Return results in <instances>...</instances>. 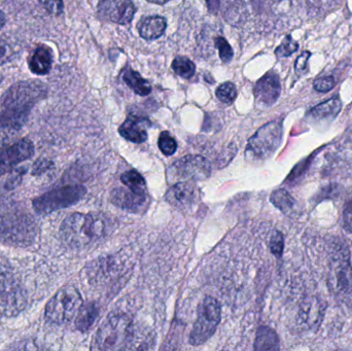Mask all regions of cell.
<instances>
[{
    "label": "cell",
    "instance_id": "cell-19",
    "mask_svg": "<svg viewBox=\"0 0 352 351\" xmlns=\"http://www.w3.org/2000/svg\"><path fill=\"white\" fill-rule=\"evenodd\" d=\"M340 111V99L334 97V98L314 107L312 111H310V115H311L312 119L316 120V121H328V120H333L336 117Z\"/></svg>",
    "mask_w": 352,
    "mask_h": 351
},
{
    "label": "cell",
    "instance_id": "cell-30",
    "mask_svg": "<svg viewBox=\"0 0 352 351\" xmlns=\"http://www.w3.org/2000/svg\"><path fill=\"white\" fill-rule=\"evenodd\" d=\"M283 247H285V240H283V234L280 232H275L272 238H271V251L277 258H280L283 255Z\"/></svg>",
    "mask_w": 352,
    "mask_h": 351
},
{
    "label": "cell",
    "instance_id": "cell-12",
    "mask_svg": "<svg viewBox=\"0 0 352 351\" xmlns=\"http://www.w3.org/2000/svg\"><path fill=\"white\" fill-rule=\"evenodd\" d=\"M34 154V146L29 139H21L0 152V177L14 166L28 160Z\"/></svg>",
    "mask_w": 352,
    "mask_h": 351
},
{
    "label": "cell",
    "instance_id": "cell-28",
    "mask_svg": "<svg viewBox=\"0 0 352 351\" xmlns=\"http://www.w3.org/2000/svg\"><path fill=\"white\" fill-rule=\"evenodd\" d=\"M298 47H299L298 43L289 35L283 39V43L277 47L275 54L278 58L289 57L297 51Z\"/></svg>",
    "mask_w": 352,
    "mask_h": 351
},
{
    "label": "cell",
    "instance_id": "cell-20",
    "mask_svg": "<svg viewBox=\"0 0 352 351\" xmlns=\"http://www.w3.org/2000/svg\"><path fill=\"white\" fill-rule=\"evenodd\" d=\"M99 315L97 305L93 302L82 305L76 315V327L78 331L86 332L92 327Z\"/></svg>",
    "mask_w": 352,
    "mask_h": 351
},
{
    "label": "cell",
    "instance_id": "cell-35",
    "mask_svg": "<svg viewBox=\"0 0 352 351\" xmlns=\"http://www.w3.org/2000/svg\"><path fill=\"white\" fill-rule=\"evenodd\" d=\"M310 53L309 52H305V53L302 54L299 58H298L297 62H296V71L299 74L304 73V72L307 71V63H308V58H309Z\"/></svg>",
    "mask_w": 352,
    "mask_h": 351
},
{
    "label": "cell",
    "instance_id": "cell-31",
    "mask_svg": "<svg viewBox=\"0 0 352 351\" xmlns=\"http://www.w3.org/2000/svg\"><path fill=\"white\" fill-rule=\"evenodd\" d=\"M41 5L45 8L47 12L52 14H60L63 12L64 3L62 0H39Z\"/></svg>",
    "mask_w": 352,
    "mask_h": 351
},
{
    "label": "cell",
    "instance_id": "cell-21",
    "mask_svg": "<svg viewBox=\"0 0 352 351\" xmlns=\"http://www.w3.org/2000/svg\"><path fill=\"white\" fill-rule=\"evenodd\" d=\"M123 80L130 89H132L136 94L140 95V96H146L152 92V86H151L150 82L131 68H126L123 73Z\"/></svg>",
    "mask_w": 352,
    "mask_h": 351
},
{
    "label": "cell",
    "instance_id": "cell-38",
    "mask_svg": "<svg viewBox=\"0 0 352 351\" xmlns=\"http://www.w3.org/2000/svg\"><path fill=\"white\" fill-rule=\"evenodd\" d=\"M6 271H10V264L3 256L0 255V273Z\"/></svg>",
    "mask_w": 352,
    "mask_h": 351
},
{
    "label": "cell",
    "instance_id": "cell-7",
    "mask_svg": "<svg viewBox=\"0 0 352 351\" xmlns=\"http://www.w3.org/2000/svg\"><path fill=\"white\" fill-rule=\"evenodd\" d=\"M221 308L219 301L207 297L199 305L198 317L190 335L192 346L205 343L217 331L221 321Z\"/></svg>",
    "mask_w": 352,
    "mask_h": 351
},
{
    "label": "cell",
    "instance_id": "cell-23",
    "mask_svg": "<svg viewBox=\"0 0 352 351\" xmlns=\"http://www.w3.org/2000/svg\"><path fill=\"white\" fill-rule=\"evenodd\" d=\"M271 202L285 214H289L295 210L296 203L293 197L285 190H277L273 192L270 198Z\"/></svg>",
    "mask_w": 352,
    "mask_h": 351
},
{
    "label": "cell",
    "instance_id": "cell-11",
    "mask_svg": "<svg viewBox=\"0 0 352 351\" xmlns=\"http://www.w3.org/2000/svg\"><path fill=\"white\" fill-rule=\"evenodd\" d=\"M135 12L131 0H101L98 5L99 16L116 24H129Z\"/></svg>",
    "mask_w": 352,
    "mask_h": 351
},
{
    "label": "cell",
    "instance_id": "cell-40",
    "mask_svg": "<svg viewBox=\"0 0 352 351\" xmlns=\"http://www.w3.org/2000/svg\"><path fill=\"white\" fill-rule=\"evenodd\" d=\"M148 1L153 2V3L164 4L168 2L169 0H148Z\"/></svg>",
    "mask_w": 352,
    "mask_h": 351
},
{
    "label": "cell",
    "instance_id": "cell-39",
    "mask_svg": "<svg viewBox=\"0 0 352 351\" xmlns=\"http://www.w3.org/2000/svg\"><path fill=\"white\" fill-rule=\"evenodd\" d=\"M6 16H4L3 12L0 10V30L3 28L4 25H6Z\"/></svg>",
    "mask_w": 352,
    "mask_h": 351
},
{
    "label": "cell",
    "instance_id": "cell-36",
    "mask_svg": "<svg viewBox=\"0 0 352 351\" xmlns=\"http://www.w3.org/2000/svg\"><path fill=\"white\" fill-rule=\"evenodd\" d=\"M52 165H53V163L49 160L36 161L34 167H33V174H39V173H43V171L49 170Z\"/></svg>",
    "mask_w": 352,
    "mask_h": 351
},
{
    "label": "cell",
    "instance_id": "cell-24",
    "mask_svg": "<svg viewBox=\"0 0 352 351\" xmlns=\"http://www.w3.org/2000/svg\"><path fill=\"white\" fill-rule=\"evenodd\" d=\"M173 69L177 76L184 78H190L196 71L194 62L186 57H176L173 62Z\"/></svg>",
    "mask_w": 352,
    "mask_h": 351
},
{
    "label": "cell",
    "instance_id": "cell-22",
    "mask_svg": "<svg viewBox=\"0 0 352 351\" xmlns=\"http://www.w3.org/2000/svg\"><path fill=\"white\" fill-rule=\"evenodd\" d=\"M256 350H278L279 340L276 333L268 327L260 328L254 342Z\"/></svg>",
    "mask_w": 352,
    "mask_h": 351
},
{
    "label": "cell",
    "instance_id": "cell-6",
    "mask_svg": "<svg viewBox=\"0 0 352 351\" xmlns=\"http://www.w3.org/2000/svg\"><path fill=\"white\" fill-rule=\"evenodd\" d=\"M283 139L281 122L266 124L248 140L246 157L252 160H266L274 154Z\"/></svg>",
    "mask_w": 352,
    "mask_h": 351
},
{
    "label": "cell",
    "instance_id": "cell-9",
    "mask_svg": "<svg viewBox=\"0 0 352 351\" xmlns=\"http://www.w3.org/2000/svg\"><path fill=\"white\" fill-rule=\"evenodd\" d=\"M210 164L204 157L190 155L176 161L169 169V177L184 181H204L210 177Z\"/></svg>",
    "mask_w": 352,
    "mask_h": 351
},
{
    "label": "cell",
    "instance_id": "cell-32",
    "mask_svg": "<svg viewBox=\"0 0 352 351\" xmlns=\"http://www.w3.org/2000/svg\"><path fill=\"white\" fill-rule=\"evenodd\" d=\"M14 55V51L12 45L4 39L0 38V66L10 61Z\"/></svg>",
    "mask_w": 352,
    "mask_h": 351
},
{
    "label": "cell",
    "instance_id": "cell-5",
    "mask_svg": "<svg viewBox=\"0 0 352 351\" xmlns=\"http://www.w3.org/2000/svg\"><path fill=\"white\" fill-rule=\"evenodd\" d=\"M86 193L87 190L82 185H65L35 198L32 201L33 208L37 214L43 216L53 214L78 203Z\"/></svg>",
    "mask_w": 352,
    "mask_h": 351
},
{
    "label": "cell",
    "instance_id": "cell-26",
    "mask_svg": "<svg viewBox=\"0 0 352 351\" xmlns=\"http://www.w3.org/2000/svg\"><path fill=\"white\" fill-rule=\"evenodd\" d=\"M122 183L131 189H146L144 177L135 170L127 171L121 177Z\"/></svg>",
    "mask_w": 352,
    "mask_h": 351
},
{
    "label": "cell",
    "instance_id": "cell-8",
    "mask_svg": "<svg viewBox=\"0 0 352 351\" xmlns=\"http://www.w3.org/2000/svg\"><path fill=\"white\" fill-rule=\"evenodd\" d=\"M26 304V291L12 271L0 273V317H16Z\"/></svg>",
    "mask_w": 352,
    "mask_h": 351
},
{
    "label": "cell",
    "instance_id": "cell-37",
    "mask_svg": "<svg viewBox=\"0 0 352 351\" xmlns=\"http://www.w3.org/2000/svg\"><path fill=\"white\" fill-rule=\"evenodd\" d=\"M206 3L207 6H208V10L212 14H217L219 8V0H206Z\"/></svg>",
    "mask_w": 352,
    "mask_h": 351
},
{
    "label": "cell",
    "instance_id": "cell-27",
    "mask_svg": "<svg viewBox=\"0 0 352 351\" xmlns=\"http://www.w3.org/2000/svg\"><path fill=\"white\" fill-rule=\"evenodd\" d=\"M159 148L165 156H173L177 150V144L169 132H162L159 137Z\"/></svg>",
    "mask_w": 352,
    "mask_h": 351
},
{
    "label": "cell",
    "instance_id": "cell-34",
    "mask_svg": "<svg viewBox=\"0 0 352 351\" xmlns=\"http://www.w3.org/2000/svg\"><path fill=\"white\" fill-rule=\"evenodd\" d=\"M343 222L344 227L349 232L352 233V198L346 202L343 212Z\"/></svg>",
    "mask_w": 352,
    "mask_h": 351
},
{
    "label": "cell",
    "instance_id": "cell-4",
    "mask_svg": "<svg viewBox=\"0 0 352 351\" xmlns=\"http://www.w3.org/2000/svg\"><path fill=\"white\" fill-rule=\"evenodd\" d=\"M82 305L80 292L74 286H64L45 305V319L55 325H64L76 317Z\"/></svg>",
    "mask_w": 352,
    "mask_h": 351
},
{
    "label": "cell",
    "instance_id": "cell-25",
    "mask_svg": "<svg viewBox=\"0 0 352 351\" xmlns=\"http://www.w3.org/2000/svg\"><path fill=\"white\" fill-rule=\"evenodd\" d=\"M217 96L221 102L231 104L237 97V89L233 82H225L217 88Z\"/></svg>",
    "mask_w": 352,
    "mask_h": 351
},
{
    "label": "cell",
    "instance_id": "cell-10",
    "mask_svg": "<svg viewBox=\"0 0 352 351\" xmlns=\"http://www.w3.org/2000/svg\"><path fill=\"white\" fill-rule=\"evenodd\" d=\"M118 188L111 192V201L118 207L130 212H144L148 206L146 189H131V188Z\"/></svg>",
    "mask_w": 352,
    "mask_h": 351
},
{
    "label": "cell",
    "instance_id": "cell-3",
    "mask_svg": "<svg viewBox=\"0 0 352 351\" xmlns=\"http://www.w3.org/2000/svg\"><path fill=\"white\" fill-rule=\"evenodd\" d=\"M132 335V324L123 313L111 315L97 332L93 348L99 350H120L127 348Z\"/></svg>",
    "mask_w": 352,
    "mask_h": 351
},
{
    "label": "cell",
    "instance_id": "cell-13",
    "mask_svg": "<svg viewBox=\"0 0 352 351\" xmlns=\"http://www.w3.org/2000/svg\"><path fill=\"white\" fill-rule=\"evenodd\" d=\"M330 284L333 292L343 300H352V269L346 260H338L331 267Z\"/></svg>",
    "mask_w": 352,
    "mask_h": 351
},
{
    "label": "cell",
    "instance_id": "cell-14",
    "mask_svg": "<svg viewBox=\"0 0 352 351\" xmlns=\"http://www.w3.org/2000/svg\"><path fill=\"white\" fill-rule=\"evenodd\" d=\"M165 198L176 210H188L196 201V189L192 181H179L167 191Z\"/></svg>",
    "mask_w": 352,
    "mask_h": 351
},
{
    "label": "cell",
    "instance_id": "cell-29",
    "mask_svg": "<svg viewBox=\"0 0 352 351\" xmlns=\"http://www.w3.org/2000/svg\"><path fill=\"white\" fill-rule=\"evenodd\" d=\"M215 45L219 51V58L221 61L228 63L233 59V49H232L231 45H229L227 41L223 37H217L215 38Z\"/></svg>",
    "mask_w": 352,
    "mask_h": 351
},
{
    "label": "cell",
    "instance_id": "cell-17",
    "mask_svg": "<svg viewBox=\"0 0 352 351\" xmlns=\"http://www.w3.org/2000/svg\"><path fill=\"white\" fill-rule=\"evenodd\" d=\"M52 64H53V52L45 45H38L29 60V67L31 71L38 76L49 73Z\"/></svg>",
    "mask_w": 352,
    "mask_h": 351
},
{
    "label": "cell",
    "instance_id": "cell-16",
    "mask_svg": "<svg viewBox=\"0 0 352 351\" xmlns=\"http://www.w3.org/2000/svg\"><path fill=\"white\" fill-rule=\"evenodd\" d=\"M151 123L144 117L130 115L120 127L119 132L125 139L134 144H142L148 139V128Z\"/></svg>",
    "mask_w": 352,
    "mask_h": 351
},
{
    "label": "cell",
    "instance_id": "cell-1",
    "mask_svg": "<svg viewBox=\"0 0 352 351\" xmlns=\"http://www.w3.org/2000/svg\"><path fill=\"white\" fill-rule=\"evenodd\" d=\"M47 89L39 80H25L10 87L0 96V126L20 129L34 105L47 96Z\"/></svg>",
    "mask_w": 352,
    "mask_h": 351
},
{
    "label": "cell",
    "instance_id": "cell-2",
    "mask_svg": "<svg viewBox=\"0 0 352 351\" xmlns=\"http://www.w3.org/2000/svg\"><path fill=\"white\" fill-rule=\"evenodd\" d=\"M107 226L101 216L93 214H70L60 227L62 241L72 249H85L107 235Z\"/></svg>",
    "mask_w": 352,
    "mask_h": 351
},
{
    "label": "cell",
    "instance_id": "cell-18",
    "mask_svg": "<svg viewBox=\"0 0 352 351\" xmlns=\"http://www.w3.org/2000/svg\"><path fill=\"white\" fill-rule=\"evenodd\" d=\"M166 20L162 16H146L138 24V31L146 41H154L164 34L166 30Z\"/></svg>",
    "mask_w": 352,
    "mask_h": 351
},
{
    "label": "cell",
    "instance_id": "cell-15",
    "mask_svg": "<svg viewBox=\"0 0 352 351\" xmlns=\"http://www.w3.org/2000/svg\"><path fill=\"white\" fill-rule=\"evenodd\" d=\"M281 86L278 76L269 72L258 80L254 86V96L263 104L272 105L280 95Z\"/></svg>",
    "mask_w": 352,
    "mask_h": 351
},
{
    "label": "cell",
    "instance_id": "cell-33",
    "mask_svg": "<svg viewBox=\"0 0 352 351\" xmlns=\"http://www.w3.org/2000/svg\"><path fill=\"white\" fill-rule=\"evenodd\" d=\"M335 87V80L332 76H324V78H318L314 82V89L318 92H329Z\"/></svg>",
    "mask_w": 352,
    "mask_h": 351
}]
</instances>
